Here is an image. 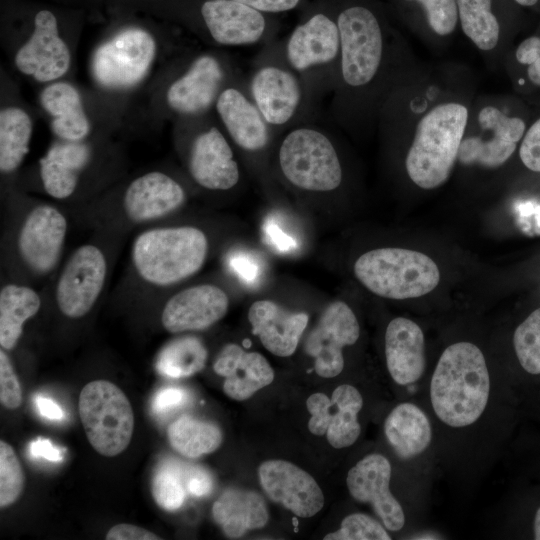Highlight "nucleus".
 Returning <instances> with one entry per match:
<instances>
[{
	"label": "nucleus",
	"mask_w": 540,
	"mask_h": 540,
	"mask_svg": "<svg viewBox=\"0 0 540 540\" xmlns=\"http://www.w3.org/2000/svg\"><path fill=\"white\" fill-rule=\"evenodd\" d=\"M337 23L341 53L330 114L337 125L354 130L376 123L387 91L403 71L400 50L363 4L339 9Z\"/></svg>",
	"instance_id": "nucleus-1"
},
{
	"label": "nucleus",
	"mask_w": 540,
	"mask_h": 540,
	"mask_svg": "<svg viewBox=\"0 0 540 540\" xmlns=\"http://www.w3.org/2000/svg\"><path fill=\"white\" fill-rule=\"evenodd\" d=\"M157 113L175 121L213 112L221 91L241 75L221 50L181 52L158 75Z\"/></svg>",
	"instance_id": "nucleus-2"
},
{
	"label": "nucleus",
	"mask_w": 540,
	"mask_h": 540,
	"mask_svg": "<svg viewBox=\"0 0 540 540\" xmlns=\"http://www.w3.org/2000/svg\"><path fill=\"white\" fill-rule=\"evenodd\" d=\"M464 98L448 97L430 105L417 119L405 157L410 180L434 189L450 177L470 118Z\"/></svg>",
	"instance_id": "nucleus-3"
},
{
	"label": "nucleus",
	"mask_w": 540,
	"mask_h": 540,
	"mask_svg": "<svg viewBox=\"0 0 540 540\" xmlns=\"http://www.w3.org/2000/svg\"><path fill=\"white\" fill-rule=\"evenodd\" d=\"M490 379L481 350L470 342L447 347L430 383V398L440 420L452 427L474 423L489 398Z\"/></svg>",
	"instance_id": "nucleus-4"
},
{
	"label": "nucleus",
	"mask_w": 540,
	"mask_h": 540,
	"mask_svg": "<svg viewBox=\"0 0 540 540\" xmlns=\"http://www.w3.org/2000/svg\"><path fill=\"white\" fill-rule=\"evenodd\" d=\"M245 80L252 101L276 135L313 121L318 105L286 61L280 41L261 46Z\"/></svg>",
	"instance_id": "nucleus-5"
},
{
	"label": "nucleus",
	"mask_w": 540,
	"mask_h": 540,
	"mask_svg": "<svg viewBox=\"0 0 540 540\" xmlns=\"http://www.w3.org/2000/svg\"><path fill=\"white\" fill-rule=\"evenodd\" d=\"M171 43H161L148 29L127 26L98 43L89 71L100 92L114 98L132 93L148 81Z\"/></svg>",
	"instance_id": "nucleus-6"
},
{
	"label": "nucleus",
	"mask_w": 540,
	"mask_h": 540,
	"mask_svg": "<svg viewBox=\"0 0 540 540\" xmlns=\"http://www.w3.org/2000/svg\"><path fill=\"white\" fill-rule=\"evenodd\" d=\"M276 168L288 185L306 193H332L344 182L333 137L313 122L286 131L276 148Z\"/></svg>",
	"instance_id": "nucleus-7"
},
{
	"label": "nucleus",
	"mask_w": 540,
	"mask_h": 540,
	"mask_svg": "<svg viewBox=\"0 0 540 540\" xmlns=\"http://www.w3.org/2000/svg\"><path fill=\"white\" fill-rule=\"evenodd\" d=\"M208 248L206 234L197 227H161L137 236L132 260L146 282L168 286L196 274L206 261Z\"/></svg>",
	"instance_id": "nucleus-8"
},
{
	"label": "nucleus",
	"mask_w": 540,
	"mask_h": 540,
	"mask_svg": "<svg viewBox=\"0 0 540 540\" xmlns=\"http://www.w3.org/2000/svg\"><path fill=\"white\" fill-rule=\"evenodd\" d=\"M280 43L286 61L317 105L332 94L341 53L337 14L332 16L323 10L311 13Z\"/></svg>",
	"instance_id": "nucleus-9"
},
{
	"label": "nucleus",
	"mask_w": 540,
	"mask_h": 540,
	"mask_svg": "<svg viewBox=\"0 0 540 540\" xmlns=\"http://www.w3.org/2000/svg\"><path fill=\"white\" fill-rule=\"evenodd\" d=\"M174 126L187 171L198 186L211 191L237 186L239 164L232 143L213 112L175 121Z\"/></svg>",
	"instance_id": "nucleus-10"
},
{
	"label": "nucleus",
	"mask_w": 540,
	"mask_h": 540,
	"mask_svg": "<svg viewBox=\"0 0 540 540\" xmlns=\"http://www.w3.org/2000/svg\"><path fill=\"white\" fill-rule=\"evenodd\" d=\"M354 274L373 294L396 300L423 296L440 281L436 263L426 254L394 247L362 254L354 264Z\"/></svg>",
	"instance_id": "nucleus-11"
},
{
	"label": "nucleus",
	"mask_w": 540,
	"mask_h": 540,
	"mask_svg": "<svg viewBox=\"0 0 540 540\" xmlns=\"http://www.w3.org/2000/svg\"><path fill=\"white\" fill-rule=\"evenodd\" d=\"M78 411L87 439L99 454L113 457L128 447L134 413L118 386L107 380L89 382L80 392Z\"/></svg>",
	"instance_id": "nucleus-12"
},
{
	"label": "nucleus",
	"mask_w": 540,
	"mask_h": 540,
	"mask_svg": "<svg viewBox=\"0 0 540 540\" xmlns=\"http://www.w3.org/2000/svg\"><path fill=\"white\" fill-rule=\"evenodd\" d=\"M527 127L523 117L501 103L485 101L471 109L458 160L487 169L500 167L516 151Z\"/></svg>",
	"instance_id": "nucleus-13"
},
{
	"label": "nucleus",
	"mask_w": 540,
	"mask_h": 540,
	"mask_svg": "<svg viewBox=\"0 0 540 540\" xmlns=\"http://www.w3.org/2000/svg\"><path fill=\"white\" fill-rule=\"evenodd\" d=\"M4 46L20 75L45 85L66 79L76 43H71L61 32L55 14L42 9L35 14L32 28L24 37Z\"/></svg>",
	"instance_id": "nucleus-14"
},
{
	"label": "nucleus",
	"mask_w": 540,
	"mask_h": 540,
	"mask_svg": "<svg viewBox=\"0 0 540 540\" xmlns=\"http://www.w3.org/2000/svg\"><path fill=\"white\" fill-rule=\"evenodd\" d=\"M196 33L214 47L265 45L275 40V29L265 13L234 0H204Z\"/></svg>",
	"instance_id": "nucleus-15"
},
{
	"label": "nucleus",
	"mask_w": 540,
	"mask_h": 540,
	"mask_svg": "<svg viewBox=\"0 0 540 540\" xmlns=\"http://www.w3.org/2000/svg\"><path fill=\"white\" fill-rule=\"evenodd\" d=\"M213 113L232 145L252 160L266 159L276 136L252 101L245 76L229 83L219 94Z\"/></svg>",
	"instance_id": "nucleus-16"
},
{
	"label": "nucleus",
	"mask_w": 540,
	"mask_h": 540,
	"mask_svg": "<svg viewBox=\"0 0 540 540\" xmlns=\"http://www.w3.org/2000/svg\"><path fill=\"white\" fill-rule=\"evenodd\" d=\"M38 102L58 140H90L98 126H111L99 121L92 100L67 78L42 85Z\"/></svg>",
	"instance_id": "nucleus-17"
},
{
	"label": "nucleus",
	"mask_w": 540,
	"mask_h": 540,
	"mask_svg": "<svg viewBox=\"0 0 540 540\" xmlns=\"http://www.w3.org/2000/svg\"><path fill=\"white\" fill-rule=\"evenodd\" d=\"M107 262L94 245L79 247L69 258L56 285V303L67 317L80 318L94 306L103 289Z\"/></svg>",
	"instance_id": "nucleus-18"
},
{
	"label": "nucleus",
	"mask_w": 540,
	"mask_h": 540,
	"mask_svg": "<svg viewBox=\"0 0 540 540\" xmlns=\"http://www.w3.org/2000/svg\"><path fill=\"white\" fill-rule=\"evenodd\" d=\"M360 328L352 309L343 301L330 303L305 341L306 353L314 359L316 373L332 378L344 367L342 350L359 338Z\"/></svg>",
	"instance_id": "nucleus-19"
},
{
	"label": "nucleus",
	"mask_w": 540,
	"mask_h": 540,
	"mask_svg": "<svg viewBox=\"0 0 540 540\" xmlns=\"http://www.w3.org/2000/svg\"><path fill=\"white\" fill-rule=\"evenodd\" d=\"M306 404L312 415L308 422L312 434H326L334 448L351 446L358 439L361 428L357 415L363 399L355 387L342 384L333 391L331 398L320 392L314 393Z\"/></svg>",
	"instance_id": "nucleus-20"
},
{
	"label": "nucleus",
	"mask_w": 540,
	"mask_h": 540,
	"mask_svg": "<svg viewBox=\"0 0 540 540\" xmlns=\"http://www.w3.org/2000/svg\"><path fill=\"white\" fill-rule=\"evenodd\" d=\"M258 475L269 498L299 517H312L324 505L323 492L314 478L290 462L265 461L259 466Z\"/></svg>",
	"instance_id": "nucleus-21"
},
{
	"label": "nucleus",
	"mask_w": 540,
	"mask_h": 540,
	"mask_svg": "<svg viewBox=\"0 0 540 540\" xmlns=\"http://www.w3.org/2000/svg\"><path fill=\"white\" fill-rule=\"evenodd\" d=\"M67 233L64 215L50 205H39L26 217L19 236L18 250L26 265L38 274L56 265Z\"/></svg>",
	"instance_id": "nucleus-22"
},
{
	"label": "nucleus",
	"mask_w": 540,
	"mask_h": 540,
	"mask_svg": "<svg viewBox=\"0 0 540 540\" xmlns=\"http://www.w3.org/2000/svg\"><path fill=\"white\" fill-rule=\"evenodd\" d=\"M226 292L212 284L195 285L173 295L165 304L161 322L170 333L209 328L227 313Z\"/></svg>",
	"instance_id": "nucleus-23"
},
{
	"label": "nucleus",
	"mask_w": 540,
	"mask_h": 540,
	"mask_svg": "<svg viewBox=\"0 0 540 540\" xmlns=\"http://www.w3.org/2000/svg\"><path fill=\"white\" fill-rule=\"evenodd\" d=\"M391 465L380 454L365 456L347 475L351 496L359 502L371 503L384 526L398 531L404 526L405 516L400 503L389 489Z\"/></svg>",
	"instance_id": "nucleus-24"
},
{
	"label": "nucleus",
	"mask_w": 540,
	"mask_h": 540,
	"mask_svg": "<svg viewBox=\"0 0 540 540\" xmlns=\"http://www.w3.org/2000/svg\"><path fill=\"white\" fill-rule=\"evenodd\" d=\"M186 201L183 185L162 171H150L133 179L123 194V208L133 221L162 218L178 210Z\"/></svg>",
	"instance_id": "nucleus-25"
},
{
	"label": "nucleus",
	"mask_w": 540,
	"mask_h": 540,
	"mask_svg": "<svg viewBox=\"0 0 540 540\" xmlns=\"http://www.w3.org/2000/svg\"><path fill=\"white\" fill-rule=\"evenodd\" d=\"M93 154L91 139L77 142L55 139L39 160L40 178L46 193L56 199L71 197Z\"/></svg>",
	"instance_id": "nucleus-26"
},
{
	"label": "nucleus",
	"mask_w": 540,
	"mask_h": 540,
	"mask_svg": "<svg viewBox=\"0 0 540 540\" xmlns=\"http://www.w3.org/2000/svg\"><path fill=\"white\" fill-rule=\"evenodd\" d=\"M248 320L252 332L269 352L288 357L297 349L308 315L289 311L272 300H258L251 304Z\"/></svg>",
	"instance_id": "nucleus-27"
},
{
	"label": "nucleus",
	"mask_w": 540,
	"mask_h": 540,
	"mask_svg": "<svg viewBox=\"0 0 540 540\" xmlns=\"http://www.w3.org/2000/svg\"><path fill=\"white\" fill-rule=\"evenodd\" d=\"M213 370L225 378V394L238 401L250 398L274 379V371L262 354L247 352L234 343L223 347L213 364Z\"/></svg>",
	"instance_id": "nucleus-28"
},
{
	"label": "nucleus",
	"mask_w": 540,
	"mask_h": 540,
	"mask_svg": "<svg viewBox=\"0 0 540 540\" xmlns=\"http://www.w3.org/2000/svg\"><path fill=\"white\" fill-rule=\"evenodd\" d=\"M385 355L388 371L400 385L416 382L425 367L424 335L412 320L397 317L385 333Z\"/></svg>",
	"instance_id": "nucleus-29"
},
{
	"label": "nucleus",
	"mask_w": 540,
	"mask_h": 540,
	"mask_svg": "<svg viewBox=\"0 0 540 540\" xmlns=\"http://www.w3.org/2000/svg\"><path fill=\"white\" fill-rule=\"evenodd\" d=\"M214 521L229 538L241 537L245 532L262 528L268 521L266 503L254 491L227 489L212 506Z\"/></svg>",
	"instance_id": "nucleus-30"
},
{
	"label": "nucleus",
	"mask_w": 540,
	"mask_h": 540,
	"mask_svg": "<svg viewBox=\"0 0 540 540\" xmlns=\"http://www.w3.org/2000/svg\"><path fill=\"white\" fill-rule=\"evenodd\" d=\"M34 118L23 104L2 101L0 109V171L14 173L23 163L30 149Z\"/></svg>",
	"instance_id": "nucleus-31"
},
{
	"label": "nucleus",
	"mask_w": 540,
	"mask_h": 540,
	"mask_svg": "<svg viewBox=\"0 0 540 540\" xmlns=\"http://www.w3.org/2000/svg\"><path fill=\"white\" fill-rule=\"evenodd\" d=\"M384 430L388 442L403 459L421 454L432 438L427 416L412 403L396 406L386 418Z\"/></svg>",
	"instance_id": "nucleus-32"
},
{
	"label": "nucleus",
	"mask_w": 540,
	"mask_h": 540,
	"mask_svg": "<svg viewBox=\"0 0 540 540\" xmlns=\"http://www.w3.org/2000/svg\"><path fill=\"white\" fill-rule=\"evenodd\" d=\"M41 307V299L32 288L9 284L0 292V345L12 350L22 335L24 323Z\"/></svg>",
	"instance_id": "nucleus-33"
},
{
	"label": "nucleus",
	"mask_w": 540,
	"mask_h": 540,
	"mask_svg": "<svg viewBox=\"0 0 540 540\" xmlns=\"http://www.w3.org/2000/svg\"><path fill=\"white\" fill-rule=\"evenodd\" d=\"M459 25L481 52L495 51L501 41V26L492 0H456Z\"/></svg>",
	"instance_id": "nucleus-34"
},
{
	"label": "nucleus",
	"mask_w": 540,
	"mask_h": 540,
	"mask_svg": "<svg viewBox=\"0 0 540 540\" xmlns=\"http://www.w3.org/2000/svg\"><path fill=\"white\" fill-rule=\"evenodd\" d=\"M167 435L172 448L188 458L212 453L222 443V432L216 424L190 416L172 422Z\"/></svg>",
	"instance_id": "nucleus-35"
},
{
	"label": "nucleus",
	"mask_w": 540,
	"mask_h": 540,
	"mask_svg": "<svg viewBox=\"0 0 540 540\" xmlns=\"http://www.w3.org/2000/svg\"><path fill=\"white\" fill-rule=\"evenodd\" d=\"M207 350L194 336H184L168 343L159 353L156 368L166 377H189L201 371L207 360Z\"/></svg>",
	"instance_id": "nucleus-36"
},
{
	"label": "nucleus",
	"mask_w": 540,
	"mask_h": 540,
	"mask_svg": "<svg viewBox=\"0 0 540 540\" xmlns=\"http://www.w3.org/2000/svg\"><path fill=\"white\" fill-rule=\"evenodd\" d=\"M513 344L524 370L530 374H540V308L516 328Z\"/></svg>",
	"instance_id": "nucleus-37"
},
{
	"label": "nucleus",
	"mask_w": 540,
	"mask_h": 540,
	"mask_svg": "<svg viewBox=\"0 0 540 540\" xmlns=\"http://www.w3.org/2000/svg\"><path fill=\"white\" fill-rule=\"evenodd\" d=\"M25 483L20 460L11 445L0 441V507L12 505L20 497Z\"/></svg>",
	"instance_id": "nucleus-38"
},
{
	"label": "nucleus",
	"mask_w": 540,
	"mask_h": 540,
	"mask_svg": "<svg viewBox=\"0 0 540 540\" xmlns=\"http://www.w3.org/2000/svg\"><path fill=\"white\" fill-rule=\"evenodd\" d=\"M177 465H166L158 470L152 481V495L156 504L164 510L179 509L186 497V490Z\"/></svg>",
	"instance_id": "nucleus-39"
},
{
	"label": "nucleus",
	"mask_w": 540,
	"mask_h": 540,
	"mask_svg": "<svg viewBox=\"0 0 540 540\" xmlns=\"http://www.w3.org/2000/svg\"><path fill=\"white\" fill-rule=\"evenodd\" d=\"M418 4L424 12L428 28L433 35L448 37L456 30L458 9L456 0H404Z\"/></svg>",
	"instance_id": "nucleus-40"
},
{
	"label": "nucleus",
	"mask_w": 540,
	"mask_h": 540,
	"mask_svg": "<svg viewBox=\"0 0 540 540\" xmlns=\"http://www.w3.org/2000/svg\"><path fill=\"white\" fill-rule=\"evenodd\" d=\"M325 540H390L383 526L366 514L354 513L343 519L340 528Z\"/></svg>",
	"instance_id": "nucleus-41"
},
{
	"label": "nucleus",
	"mask_w": 540,
	"mask_h": 540,
	"mask_svg": "<svg viewBox=\"0 0 540 540\" xmlns=\"http://www.w3.org/2000/svg\"><path fill=\"white\" fill-rule=\"evenodd\" d=\"M513 59L523 69L527 81L540 88V35H531L518 43Z\"/></svg>",
	"instance_id": "nucleus-42"
},
{
	"label": "nucleus",
	"mask_w": 540,
	"mask_h": 540,
	"mask_svg": "<svg viewBox=\"0 0 540 540\" xmlns=\"http://www.w3.org/2000/svg\"><path fill=\"white\" fill-rule=\"evenodd\" d=\"M0 402L7 409H16L22 402L19 380L4 349L0 351Z\"/></svg>",
	"instance_id": "nucleus-43"
},
{
	"label": "nucleus",
	"mask_w": 540,
	"mask_h": 540,
	"mask_svg": "<svg viewBox=\"0 0 540 540\" xmlns=\"http://www.w3.org/2000/svg\"><path fill=\"white\" fill-rule=\"evenodd\" d=\"M519 157L529 170L540 172V117L527 127L519 145Z\"/></svg>",
	"instance_id": "nucleus-44"
},
{
	"label": "nucleus",
	"mask_w": 540,
	"mask_h": 540,
	"mask_svg": "<svg viewBox=\"0 0 540 540\" xmlns=\"http://www.w3.org/2000/svg\"><path fill=\"white\" fill-rule=\"evenodd\" d=\"M188 399L186 390L179 387H166L155 394L152 409L158 416L166 415L182 407Z\"/></svg>",
	"instance_id": "nucleus-45"
},
{
	"label": "nucleus",
	"mask_w": 540,
	"mask_h": 540,
	"mask_svg": "<svg viewBox=\"0 0 540 540\" xmlns=\"http://www.w3.org/2000/svg\"><path fill=\"white\" fill-rule=\"evenodd\" d=\"M228 263L232 271L246 284H254L260 275V265L251 254L232 253Z\"/></svg>",
	"instance_id": "nucleus-46"
},
{
	"label": "nucleus",
	"mask_w": 540,
	"mask_h": 540,
	"mask_svg": "<svg viewBox=\"0 0 540 540\" xmlns=\"http://www.w3.org/2000/svg\"><path fill=\"white\" fill-rule=\"evenodd\" d=\"M107 540H158L155 533L132 524H117L106 534Z\"/></svg>",
	"instance_id": "nucleus-47"
},
{
	"label": "nucleus",
	"mask_w": 540,
	"mask_h": 540,
	"mask_svg": "<svg viewBox=\"0 0 540 540\" xmlns=\"http://www.w3.org/2000/svg\"><path fill=\"white\" fill-rule=\"evenodd\" d=\"M185 484L187 492L195 497L206 496L213 488L211 475L199 467L188 470Z\"/></svg>",
	"instance_id": "nucleus-48"
},
{
	"label": "nucleus",
	"mask_w": 540,
	"mask_h": 540,
	"mask_svg": "<svg viewBox=\"0 0 540 540\" xmlns=\"http://www.w3.org/2000/svg\"><path fill=\"white\" fill-rule=\"evenodd\" d=\"M28 451L30 456L43 458L50 462H60L64 457L62 450L46 438L39 437L31 441Z\"/></svg>",
	"instance_id": "nucleus-49"
},
{
	"label": "nucleus",
	"mask_w": 540,
	"mask_h": 540,
	"mask_svg": "<svg viewBox=\"0 0 540 540\" xmlns=\"http://www.w3.org/2000/svg\"><path fill=\"white\" fill-rule=\"evenodd\" d=\"M262 13H281L295 9L302 0H234Z\"/></svg>",
	"instance_id": "nucleus-50"
},
{
	"label": "nucleus",
	"mask_w": 540,
	"mask_h": 540,
	"mask_svg": "<svg viewBox=\"0 0 540 540\" xmlns=\"http://www.w3.org/2000/svg\"><path fill=\"white\" fill-rule=\"evenodd\" d=\"M264 232L270 243L273 244L279 251L286 252L296 246L294 239L284 233L279 225L274 221H268L266 223Z\"/></svg>",
	"instance_id": "nucleus-51"
},
{
	"label": "nucleus",
	"mask_w": 540,
	"mask_h": 540,
	"mask_svg": "<svg viewBox=\"0 0 540 540\" xmlns=\"http://www.w3.org/2000/svg\"><path fill=\"white\" fill-rule=\"evenodd\" d=\"M35 403L39 413L50 420H61L64 418V411L62 408L52 399L42 395H38L35 398Z\"/></svg>",
	"instance_id": "nucleus-52"
},
{
	"label": "nucleus",
	"mask_w": 540,
	"mask_h": 540,
	"mask_svg": "<svg viewBox=\"0 0 540 540\" xmlns=\"http://www.w3.org/2000/svg\"><path fill=\"white\" fill-rule=\"evenodd\" d=\"M534 537L536 540H540V507L536 512L534 520Z\"/></svg>",
	"instance_id": "nucleus-53"
},
{
	"label": "nucleus",
	"mask_w": 540,
	"mask_h": 540,
	"mask_svg": "<svg viewBox=\"0 0 540 540\" xmlns=\"http://www.w3.org/2000/svg\"><path fill=\"white\" fill-rule=\"evenodd\" d=\"M514 2L522 7L530 8L537 6L540 0H514Z\"/></svg>",
	"instance_id": "nucleus-54"
}]
</instances>
